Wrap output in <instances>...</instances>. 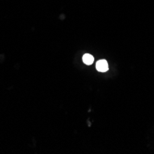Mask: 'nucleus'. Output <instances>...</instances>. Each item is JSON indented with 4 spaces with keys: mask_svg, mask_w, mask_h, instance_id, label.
<instances>
[{
    "mask_svg": "<svg viewBox=\"0 0 154 154\" xmlns=\"http://www.w3.org/2000/svg\"><path fill=\"white\" fill-rule=\"evenodd\" d=\"M96 68L100 72H105L108 70V63L106 60H100L96 64Z\"/></svg>",
    "mask_w": 154,
    "mask_h": 154,
    "instance_id": "nucleus-1",
    "label": "nucleus"
},
{
    "mask_svg": "<svg viewBox=\"0 0 154 154\" xmlns=\"http://www.w3.org/2000/svg\"><path fill=\"white\" fill-rule=\"evenodd\" d=\"M83 62L85 63L86 65H91L94 61V58L92 55L89 54H84L83 55Z\"/></svg>",
    "mask_w": 154,
    "mask_h": 154,
    "instance_id": "nucleus-2",
    "label": "nucleus"
}]
</instances>
